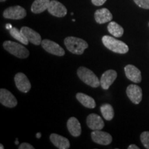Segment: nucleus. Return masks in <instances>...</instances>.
<instances>
[{"label": "nucleus", "mask_w": 149, "mask_h": 149, "mask_svg": "<svg viewBox=\"0 0 149 149\" xmlns=\"http://www.w3.org/2000/svg\"><path fill=\"white\" fill-rule=\"evenodd\" d=\"M48 11L52 15L57 17H63L67 14V9L62 3L59 1L53 0L51 1L48 6Z\"/></svg>", "instance_id": "9b49d317"}, {"label": "nucleus", "mask_w": 149, "mask_h": 149, "mask_svg": "<svg viewBox=\"0 0 149 149\" xmlns=\"http://www.w3.org/2000/svg\"><path fill=\"white\" fill-rule=\"evenodd\" d=\"M42 46L47 53L53 54L57 56H64L65 51L64 48L61 47L58 44L55 43L53 41L49 40H44L42 41Z\"/></svg>", "instance_id": "423d86ee"}, {"label": "nucleus", "mask_w": 149, "mask_h": 149, "mask_svg": "<svg viewBox=\"0 0 149 149\" xmlns=\"http://www.w3.org/2000/svg\"><path fill=\"white\" fill-rule=\"evenodd\" d=\"M9 33L11 36L13 37L14 39H15L16 40L19 41V42H21L22 44H24V45H28L29 44V40H27L26 37H25L23 33L21 32V31L17 29L15 27H13L12 29L9 30Z\"/></svg>", "instance_id": "4be33fe9"}, {"label": "nucleus", "mask_w": 149, "mask_h": 149, "mask_svg": "<svg viewBox=\"0 0 149 149\" xmlns=\"http://www.w3.org/2000/svg\"><path fill=\"white\" fill-rule=\"evenodd\" d=\"M76 98L84 107L88 108V109H94L95 107L96 103L94 99L84 94V93H78L76 95Z\"/></svg>", "instance_id": "aec40b11"}, {"label": "nucleus", "mask_w": 149, "mask_h": 149, "mask_svg": "<svg viewBox=\"0 0 149 149\" xmlns=\"http://www.w3.org/2000/svg\"><path fill=\"white\" fill-rule=\"evenodd\" d=\"M117 77V72L114 70H108L102 74L100 79V86L104 90H108Z\"/></svg>", "instance_id": "f8f14e48"}, {"label": "nucleus", "mask_w": 149, "mask_h": 149, "mask_svg": "<svg viewBox=\"0 0 149 149\" xmlns=\"http://www.w3.org/2000/svg\"><path fill=\"white\" fill-rule=\"evenodd\" d=\"M35 148L33 147L32 145L30 144H28V143H22L19 145V149H34Z\"/></svg>", "instance_id": "a878e982"}, {"label": "nucleus", "mask_w": 149, "mask_h": 149, "mask_svg": "<svg viewBox=\"0 0 149 149\" xmlns=\"http://www.w3.org/2000/svg\"><path fill=\"white\" fill-rule=\"evenodd\" d=\"M3 47L11 55L20 59L27 58L30 55L29 51L25 46L12 41H6L3 42Z\"/></svg>", "instance_id": "7ed1b4c3"}, {"label": "nucleus", "mask_w": 149, "mask_h": 149, "mask_svg": "<svg viewBox=\"0 0 149 149\" xmlns=\"http://www.w3.org/2000/svg\"><path fill=\"white\" fill-rule=\"evenodd\" d=\"M0 148L1 149H3L4 148V147H3V144H0Z\"/></svg>", "instance_id": "7c9ffc66"}, {"label": "nucleus", "mask_w": 149, "mask_h": 149, "mask_svg": "<svg viewBox=\"0 0 149 149\" xmlns=\"http://www.w3.org/2000/svg\"><path fill=\"white\" fill-rule=\"evenodd\" d=\"M113 19V15L109 9L104 8L97 10L95 13V19L97 23L102 24L111 22Z\"/></svg>", "instance_id": "dca6fc26"}, {"label": "nucleus", "mask_w": 149, "mask_h": 149, "mask_svg": "<svg viewBox=\"0 0 149 149\" xmlns=\"http://www.w3.org/2000/svg\"><path fill=\"white\" fill-rule=\"evenodd\" d=\"M0 102L6 107L14 108L17 105V100L10 91L5 88L0 90Z\"/></svg>", "instance_id": "6e6552de"}, {"label": "nucleus", "mask_w": 149, "mask_h": 149, "mask_svg": "<svg viewBox=\"0 0 149 149\" xmlns=\"http://www.w3.org/2000/svg\"><path fill=\"white\" fill-rule=\"evenodd\" d=\"M128 149H139V147L136 146L135 144H131V145H130V146L128 147Z\"/></svg>", "instance_id": "cd10ccee"}, {"label": "nucleus", "mask_w": 149, "mask_h": 149, "mask_svg": "<svg viewBox=\"0 0 149 149\" xmlns=\"http://www.w3.org/2000/svg\"><path fill=\"white\" fill-rule=\"evenodd\" d=\"M102 43L105 47L110 51L116 53L126 54L128 51V46L124 42L117 40L114 37L104 35L102 39Z\"/></svg>", "instance_id": "f03ea898"}, {"label": "nucleus", "mask_w": 149, "mask_h": 149, "mask_svg": "<svg viewBox=\"0 0 149 149\" xmlns=\"http://www.w3.org/2000/svg\"><path fill=\"white\" fill-rule=\"evenodd\" d=\"M64 44L70 53L75 55H82L88 47V43L81 38L75 37H68L64 40Z\"/></svg>", "instance_id": "f257e3e1"}, {"label": "nucleus", "mask_w": 149, "mask_h": 149, "mask_svg": "<svg viewBox=\"0 0 149 149\" xmlns=\"http://www.w3.org/2000/svg\"><path fill=\"white\" fill-rule=\"evenodd\" d=\"M6 1V0H0V1H1V2H3V1Z\"/></svg>", "instance_id": "473e14b6"}, {"label": "nucleus", "mask_w": 149, "mask_h": 149, "mask_svg": "<svg viewBox=\"0 0 149 149\" xmlns=\"http://www.w3.org/2000/svg\"><path fill=\"white\" fill-rule=\"evenodd\" d=\"M50 140L57 148L59 149H68L70 148L69 140L63 136L53 133L50 136Z\"/></svg>", "instance_id": "f3484780"}, {"label": "nucleus", "mask_w": 149, "mask_h": 149, "mask_svg": "<svg viewBox=\"0 0 149 149\" xmlns=\"http://www.w3.org/2000/svg\"><path fill=\"white\" fill-rule=\"evenodd\" d=\"M20 31L25 35V37H26L29 42L32 43L36 46H39L42 44V37H41L40 35L36 31H35L34 30L31 29L29 27L24 26L22 28Z\"/></svg>", "instance_id": "ddd939ff"}, {"label": "nucleus", "mask_w": 149, "mask_h": 149, "mask_svg": "<svg viewBox=\"0 0 149 149\" xmlns=\"http://www.w3.org/2000/svg\"><path fill=\"white\" fill-rule=\"evenodd\" d=\"M109 32L115 37H121L124 34V29L115 22H111L107 26Z\"/></svg>", "instance_id": "412c9836"}, {"label": "nucleus", "mask_w": 149, "mask_h": 149, "mask_svg": "<svg viewBox=\"0 0 149 149\" xmlns=\"http://www.w3.org/2000/svg\"><path fill=\"white\" fill-rule=\"evenodd\" d=\"M91 135L93 141L100 145L107 146L111 144L113 140L112 136L109 133L100 130H93Z\"/></svg>", "instance_id": "0eeeda50"}, {"label": "nucleus", "mask_w": 149, "mask_h": 149, "mask_svg": "<svg viewBox=\"0 0 149 149\" xmlns=\"http://www.w3.org/2000/svg\"><path fill=\"white\" fill-rule=\"evenodd\" d=\"M15 144H19V141H18V139H16V141H15Z\"/></svg>", "instance_id": "2f4dec72"}, {"label": "nucleus", "mask_w": 149, "mask_h": 149, "mask_svg": "<svg viewBox=\"0 0 149 149\" xmlns=\"http://www.w3.org/2000/svg\"><path fill=\"white\" fill-rule=\"evenodd\" d=\"M3 16L9 19H22L26 16V11L20 6H15L6 9Z\"/></svg>", "instance_id": "39448f33"}, {"label": "nucleus", "mask_w": 149, "mask_h": 149, "mask_svg": "<svg viewBox=\"0 0 149 149\" xmlns=\"http://www.w3.org/2000/svg\"><path fill=\"white\" fill-rule=\"evenodd\" d=\"M36 137H37V138L40 139V137H42V133H37V134H36Z\"/></svg>", "instance_id": "c756f323"}, {"label": "nucleus", "mask_w": 149, "mask_h": 149, "mask_svg": "<svg viewBox=\"0 0 149 149\" xmlns=\"http://www.w3.org/2000/svg\"></svg>", "instance_id": "72a5a7b5"}, {"label": "nucleus", "mask_w": 149, "mask_h": 149, "mask_svg": "<svg viewBox=\"0 0 149 149\" xmlns=\"http://www.w3.org/2000/svg\"><path fill=\"white\" fill-rule=\"evenodd\" d=\"M86 124L91 130H102L104 127V122L100 115L92 113L87 117Z\"/></svg>", "instance_id": "4468645a"}, {"label": "nucleus", "mask_w": 149, "mask_h": 149, "mask_svg": "<svg viewBox=\"0 0 149 149\" xmlns=\"http://www.w3.org/2000/svg\"><path fill=\"white\" fill-rule=\"evenodd\" d=\"M15 82L16 86L22 93H28L31 90V84L27 76L22 72H18L15 76Z\"/></svg>", "instance_id": "1a4fd4ad"}, {"label": "nucleus", "mask_w": 149, "mask_h": 149, "mask_svg": "<svg viewBox=\"0 0 149 149\" xmlns=\"http://www.w3.org/2000/svg\"><path fill=\"white\" fill-rule=\"evenodd\" d=\"M128 97L133 103L139 104L142 100V90L139 86L130 84L126 88Z\"/></svg>", "instance_id": "9d476101"}, {"label": "nucleus", "mask_w": 149, "mask_h": 149, "mask_svg": "<svg viewBox=\"0 0 149 149\" xmlns=\"http://www.w3.org/2000/svg\"><path fill=\"white\" fill-rule=\"evenodd\" d=\"M100 111L104 118L106 120L110 121L114 117V110L111 104H104L100 107Z\"/></svg>", "instance_id": "5701e85b"}, {"label": "nucleus", "mask_w": 149, "mask_h": 149, "mask_svg": "<svg viewBox=\"0 0 149 149\" xmlns=\"http://www.w3.org/2000/svg\"><path fill=\"white\" fill-rule=\"evenodd\" d=\"M50 2V0H35L31 6V11L35 14H40L48 10Z\"/></svg>", "instance_id": "6ab92c4d"}, {"label": "nucleus", "mask_w": 149, "mask_h": 149, "mask_svg": "<svg viewBox=\"0 0 149 149\" xmlns=\"http://www.w3.org/2000/svg\"><path fill=\"white\" fill-rule=\"evenodd\" d=\"M133 1L140 8L149 9V0H133Z\"/></svg>", "instance_id": "393cba45"}, {"label": "nucleus", "mask_w": 149, "mask_h": 149, "mask_svg": "<svg viewBox=\"0 0 149 149\" xmlns=\"http://www.w3.org/2000/svg\"><path fill=\"white\" fill-rule=\"evenodd\" d=\"M6 29L10 30V29H12L13 26H12V25H11L10 24H7L6 26Z\"/></svg>", "instance_id": "c85d7f7f"}, {"label": "nucleus", "mask_w": 149, "mask_h": 149, "mask_svg": "<svg viewBox=\"0 0 149 149\" xmlns=\"http://www.w3.org/2000/svg\"><path fill=\"white\" fill-rule=\"evenodd\" d=\"M126 77L135 83H140L141 81V73L137 67L131 64H128L124 68Z\"/></svg>", "instance_id": "2eb2a0df"}, {"label": "nucleus", "mask_w": 149, "mask_h": 149, "mask_svg": "<svg viewBox=\"0 0 149 149\" xmlns=\"http://www.w3.org/2000/svg\"><path fill=\"white\" fill-rule=\"evenodd\" d=\"M91 1L95 6H100L103 5L107 1V0H91Z\"/></svg>", "instance_id": "bb28decb"}, {"label": "nucleus", "mask_w": 149, "mask_h": 149, "mask_svg": "<svg viewBox=\"0 0 149 149\" xmlns=\"http://www.w3.org/2000/svg\"><path fill=\"white\" fill-rule=\"evenodd\" d=\"M140 139L145 148L149 149V132H143L140 135Z\"/></svg>", "instance_id": "b1692460"}, {"label": "nucleus", "mask_w": 149, "mask_h": 149, "mask_svg": "<svg viewBox=\"0 0 149 149\" xmlns=\"http://www.w3.org/2000/svg\"><path fill=\"white\" fill-rule=\"evenodd\" d=\"M67 128L68 131L73 137H78L81 133V124L76 117H72L67 122Z\"/></svg>", "instance_id": "a211bd4d"}, {"label": "nucleus", "mask_w": 149, "mask_h": 149, "mask_svg": "<svg viewBox=\"0 0 149 149\" xmlns=\"http://www.w3.org/2000/svg\"><path fill=\"white\" fill-rule=\"evenodd\" d=\"M77 75L84 83L93 88H97L100 86V80H99L96 74L86 67L81 66L78 68Z\"/></svg>", "instance_id": "20e7f679"}]
</instances>
